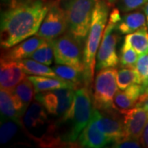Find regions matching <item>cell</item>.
<instances>
[{"instance_id":"obj_31","label":"cell","mask_w":148,"mask_h":148,"mask_svg":"<svg viewBox=\"0 0 148 148\" xmlns=\"http://www.w3.org/2000/svg\"><path fill=\"white\" fill-rule=\"evenodd\" d=\"M136 106L138 107H142L144 110L148 112V94L143 93V95L140 96L139 100L137 102Z\"/></svg>"},{"instance_id":"obj_24","label":"cell","mask_w":148,"mask_h":148,"mask_svg":"<svg viewBox=\"0 0 148 148\" xmlns=\"http://www.w3.org/2000/svg\"><path fill=\"white\" fill-rule=\"evenodd\" d=\"M52 69H53L56 75L61 79L72 82L78 86L81 85L82 80L84 82L83 71L76 69L74 67L64 64H58L53 66Z\"/></svg>"},{"instance_id":"obj_9","label":"cell","mask_w":148,"mask_h":148,"mask_svg":"<svg viewBox=\"0 0 148 148\" xmlns=\"http://www.w3.org/2000/svg\"><path fill=\"white\" fill-rule=\"evenodd\" d=\"M75 90L60 88L36 94V100L42 104L47 112L60 120L64 119L73 103Z\"/></svg>"},{"instance_id":"obj_2","label":"cell","mask_w":148,"mask_h":148,"mask_svg":"<svg viewBox=\"0 0 148 148\" xmlns=\"http://www.w3.org/2000/svg\"><path fill=\"white\" fill-rule=\"evenodd\" d=\"M110 3L107 0H97L92 14V20L90 30L86 40L83 54L84 63V83L86 87L90 89L94 79L95 67L96 64L95 56L104 36V30L109 16Z\"/></svg>"},{"instance_id":"obj_15","label":"cell","mask_w":148,"mask_h":148,"mask_svg":"<svg viewBox=\"0 0 148 148\" xmlns=\"http://www.w3.org/2000/svg\"><path fill=\"white\" fill-rule=\"evenodd\" d=\"M143 84H132L125 90H117L114 98V108L118 112L127 110L136 107L140 96L144 93Z\"/></svg>"},{"instance_id":"obj_13","label":"cell","mask_w":148,"mask_h":148,"mask_svg":"<svg viewBox=\"0 0 148 148\" xmlns=\"http://www.w3.org/2000/svg\"><path fill=\"white\" fill-rule=\"evenodd\" d=\"M26 77L19 61L1 57L0 86L1 88L12 90Z\"/></svg>"},{"instance_id":"obj_12","label":"cell","mask_w":148,"mask_h":148,"mask_svg":"<svg viewBox=\"0 0 148 148\" xmlns=\"http://www.w3.org/2000/svg\"><path fill=\"white\" fill-rule=\"evenodd\" d=\"M123 115V125L126 132V139L140 141L144 127L148 121V112L142 107L119 112Z\"/></svg>"},{"instance_id":"obj_33","label":"cell","mask_w":148,"mask_h":148,"mask_svg":"<svg viewBox=\"0 0 148 148\" xmlns=\"http://www.w3.org/2000/svg\"><path fill=\"white\" fill-rule=\"evenodd\" d=\"M143 11H144V13H145V15H146V16H147V25L148 26V3H147L144 5Z\"/></svg>"},{"instance_id":"obj_26","label":"cell","mask_w":148,"mask_h":148,"mask_svg":"<svg viewBox=\"0 0 148 148\" xmlns=\"http://www.w3.org/2000/svg\"><path fill=\"white\" fill-rule=\"evenodd\" d=\"M19 125H21V123L13 119H3V122L2 120L0 127V142L2 144H7L15 138Z\"/></svg>"},{"instance_id":"obj_37","label":"cell","mask_w":148,"mask_h":148,"mask_svg":"<svg viewBox=\"0 0 148 148\" xmlns=\"http://www.w3.org/2000/svg\"><path fill=\"white\" fill-rule=\"evenodd\" d=\"M147 27H148V26H147Z\"/></svg>"},{"instance_id":"obj_11","label":"cell","mask_w":148,"mask_h":148,"mask_svg":"<svg viewBox=\"0 0 148 148\" xmlns=\"http://www.w3.org/2000/svg\"><path fill=\"white\" fill-rule=\"evenodd\" d=\"M68 30V22L63 8L58 3L51 5L36 35L47 40H53Z\"/></svg>"},{"instance_id":"obj_29","label":"cell","mask_w":148,"mask_h":148,"mask_svg":"<svg viewBox=\"0 0 148 148\" xmlns=\"http://www.w3.org/2000/svg\"><path fill=\"white\" fill-rule=\"evenodd\" d=\"M148 0H119L118 7L119 11L123 12H128L144 6Z\"/></svg>"},{"instance_id":"obj_20","label":"cell","mask_w":148,"mask_h":148,"mask_svg":"<svg viewBox=\"0 0 148 148\" xmlns=\"http://www.w3.org/2000/svg\"><path fill=\"white\" fill-rule=\"evenodd\" d=\"M124 42L128 44L139 54L148 53L147 26L126 35V36L124 37Z\"/></svg>"},{"instance_id":"obj_8","label":"cell","mask_w":148,"mask_h":148,"mask_svg":"<svg viewBox=\"0 0 148 148\" xmlns=\"http://www.w3.org/2000/svg\"><path fill=\"white\" fill-rule=\"evenodd\" d=\"M54 62L84 71L82 43L71 34H64L53 40Z\"/></svg>"},{"instance_id":"obj_21","label":"cell","mask_w":148,"mask_h":148,"mask_svg":"<svg viewBox=\"0 0 148 148\" xmlns=\"http://www.w3.org/2000/svg\"><path fill=\"white\" fill-rule=\"evenodd\" d=\"M23 71L26 74L34 75V76H42V77H58L54 73L53 69L48 67V65L37 62L32 58H24L19 60ZM60 78V77H59Z\"/></svg>"},{"instance_id":"obj_25","label":"cell","mask_w":148,"mask_h":148,"mask_svg":"<svg viewBox=\"0 0 148 148\" xmlns=\"http://www.w3.org/2000/svg\"><path fill=\"white\" fill-rule=\"evenodd\" d=\"M30 58L45 65H51L54 60L53 40H45L36 50L30 56Z\"/></svg>"},{"instance_id":"obj_3","label":"cell","mask_w":148,"mask_h":148,"mask_svg":"<svg viewBox=\"0 0 148 148\" xmlns=\"http://www.w3.org/2000/svg\"><path fill=\"white\" fill-rule=\"evenodd\" d=\"M48 114L41 103L34 101L25 112L21 124L28 136L44 147L61 143L57 136V125L49 119Z\"/></svg>"},{"instance_id":"obj_10","label":"cell","mask_w":148,"mask_h":148,"mask_svg":"<svg viewBox=\"0 0 148 148\" xmlns=\"http://www.w3.org/2000/svg\"><path fill=\"white\" fill-rule=\"evenodd\" d=\"M114 110H99L93 107L92 114L99 129L109 138L110 143L115 144L126 139V132L123 119Z\"/></svg>"},{"instance_id":"obj_28","label":"cell","mask_w":148,"mask_h":148,"mask_svg":"<svg viewBox=\"0 0 148 148\" xmlns=\"http://www.w3.org/2000/svg\"><path fill=\"white\" fill-rule=\"evenodd\" d=\"M135 68L142 80V84L145 87L148 85V53L139 54Z\"/></svg>"},{"instance_id":"obj_23","label":"cell","mask_w":148,"mask_h":148,"mask_svg":"<svg viewBox=\"0 0 148 148\" xmlns=\"http://www.w3.org/2000/svg\"><path fill=\"white\" fill-rule=\"evenodd\" d=\"M142 84L135 67H123L117 72V84L119 90H125L132 84Z\"/></svg>"},{"instance_id":"obj_5","label":"cell","mask_w":148,"mask_h":148,"mask_svg":"<svg viewBox=\"0 0 148 148\" xmlns=\"http://www.w3.org/2000/svg\"><path fill=\"white\" fill-rule=\"evenodd\" d=\"M92 106L88 87L85 86L75 90L73 103L67 115L61 120V122H69L70 125L69 132L65 139L69 142H74L77 139L80 132H82L92 116L94 107Z\"/></svg>"},{"instance_id":"obj_22","label":"cell","mask_w":148,"mask_h":148,"mask_svg":"<svg viewBox=\"0 0 148 148\" xmlns=\"http://www.w3.org/2000/svg\"><path fill=\"white\" fill-rule=\"evenodd\" d=\"M12 91L20 100L25 110L27 111L30 104L33 101L34 95L36 93L34 85L31 80L28 78V77H26L20 83L16 85Z\"/></svg>"},{"instance_id":"obj_32","label":"cell","mask_w":148,"mask_h":148,"mask_svg":"<svg viewBox=\"0 0 148 148\" xmlns=\"http://www.w3.org/2000/svg\"><path fill=\"white\" fill-rule=\"evenodd\" d=\"M140 142L142 143V146L144 147H148V121L144 127L143 135L141 137Z\"/></svg>"},{"instance_id":"obj_6","label":"cell","mask_w":148,"mask_h":148,"mask_svg":"<svg viewBox=\"0 0 148 148\" xmlns=\"http://www.w3.org/2000/svg\"><path fill=\"white\" fill-rule=\"evenodd\" d=\"M121 18L119 9L114 8L110 14L109 22L105 29L103 39L96 54L95 69L98 71L107 68H114L119 64V58L116 52L119 36L116 32V26Z\"/></svg>"},{"instance_id":"obj_27","label":"cell","mask_w":148,"mask_h":148,"mask_svg":"<svg viewBox=\"0 0 148 148\" xmlns=\"http://www.w3.org/2000/svg\"><path fill=\"white\" fill-rule=\"evenodd\" d=\"M138 57L139 53L128 44L123 41L119 55V62L122 67H135Z\"/></svg>"},{"instance_id":"obj_35","label":"cell","mask_w":148,"mask_h":148,"mask_svg":"<svg viewBox=\"0 0 148 148\" xmlns=\"http://www.w3.org/2000/svg\"><path fill=\"white\" fill-rule=\"evenodd\" d=\"M144 93L146 94H148V86L147 87H145V90H144Z\"/></svg>"},{"instance_id":"obj_17","label":"cell","mask_w":148,"mask_h":148,"mask_svg":"<svg viewBox=\"0 0 148 148\" xmlns=\"http://www.w3.org/2000/svg\"><path fill=\"white\" fill-rule=\"evenodd\" d=\"M79 143L82 147L90 148H101L110 143L109 138L99 129L93 114L80 135Z\"/></svg>"},{"instance_id":"obj_19","label":"cell","mask_w":148,"mask_h":148,"mask_svg":"<svg viewBox=\"0 0 148 148\" xmlns=\"http://www.w3.org/2000/svg\"><path fill=\"white\" fill-rule=\"evenodd\" d=\"M147 16L142 12H133L125 14L117 24V32L123 35H127L136 32L147 25Z\"/></svg>"},{"instance_id":"obj_18","label":"cell","mask_w":148,"mask_h":148,"mask_svg":"<svg viewBox=\"0 0 148 148\" xmlns=\"http://www.w3.org/2000/svg\"><path fill=\"white\" fill-rule=\"evenodd\" d=\"M33 85L36 94L40 92H44L47 90H56L60 88H72L76 90L79 86L72 82L65 81L59 77H42V76H34L32 75L28 77Z\"/></svg>"},{"instance_id":"obj_16","label":"cell","mask_w":148,"mask_h":148,"mask_svg":"<svg viewBox=\"0 0 148 148\" xmlns=\"http://www.w3.org/2000/svg\"><path fill=\"white\" fill-rule=\"evenodd\" d=\"M46 40L39 36H33L18 43L17 45L8 49L6 53L2 54V57L12 60L19 61L24 58H30L32 53L40 47Z\"/></svg>"},{"instance_id":"obj_34","label":"cell","mask_w":148,"mask_h":148,"mask_svg":"<svg viewBox=\"0 0 148 148\" xmlns=\"http://www.w3.org/2000/svg\"><path fill=\"white\" fill-rule=\"evenodd\" d=\"M107 1H108L110 4H113V3H115L116 1H118V0H107Z\"/></svg>"},{"instance_id":"obj_7","label":"cell","mask_w":148,"mask_h":148,"mask_svg":"<svg viewBox=\"0 0 148 148\" xmlns=\"http://www.w3.org/2000/svg\"><path fill=\"white\" fill-rule=\"evenodd\" d=\"M117 71L114 68L100 70L95 76L93 94V106L99 110L114 108V98L118 90Z\"/></svg>"},{"instance_id":"obj_30","label":"cell","mask_w":148,"mask_h":148,"mask_svg":"<svg viewBox=\"0 0 148 148\" xmlns=\"http://www.w3.org/2000/svg\"><path fill=\"white\" fill-rule=\"evenodd\" d=\"M142 143L138 140L135 139H125L119 143L114 144V147L120 148H139L141 147Z\"/></svg>"},{"instance_id":"obj_14","label":"cell","mask_w":148,"mask_h":148,"mask_svg":"<svg viewBox=\"0 0 148 148\" xmlns=\"http://www.w3.org/2000/svg\"><path fill=\"white\" fill-rule=\"evenodd\" d=\"M0 110L3 119H13L22 124V118L26 110L20 100L12 90L1 88Z\"/></svg>"},{"instance_id":"obj_1","label":"cell","mask_w":148,"mask_h":148,"mask_svg":"<svg viewBox=\"0 0 148 148\" xmlns=\"http://www.w3.org/2000/svg\"><path fill=\"white\" fill-rule=\"evenodd\" d=\"M50 7L45 0H25L4 11L0 27L2 49H9L36 34Z\"/></svg>"},{"instance_id":"obj_4","label":"cell","mask_w":148,"mask_h":148,"mask_svg":"<svg viewBox=\"0 0 148 148\" xmlns=\"http://www.w3.org/2000/svg\"><path fill=\"white\" fill-rule=\"evenodd\" d=\"M96 1L65 0L63 3L69 33L80 42L83 43L88 35Z\"/></svg>"},{"instance_id":"obj_36","label":"cell","mask_w":148,"mask_h":148,"mask_svg":"<svg viewBox=\"0 0 148 148\" xmlns=\"http://www.w3.org/2000/svg\"><path fill=\"white\" fill-rule=\"evenodd\" d=\"M147 86H148V85H147ZM147 86H146V87H147Z\"/></svg>"}]
</instances>
